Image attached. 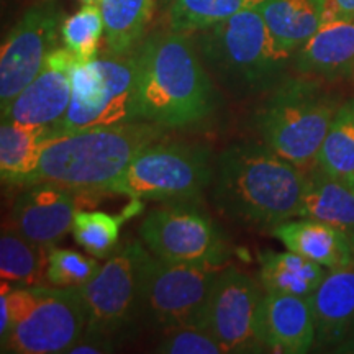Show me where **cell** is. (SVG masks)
Listing matches in <instances>:
<instances>
[{
	"instance_id": "obj_35",
	"label": "cell",
	"mask_w": 354,
	"mask_h": 354,
	"mask_svg": "<svg viewBox=\"0 0 354 354\" xmlns=\"http://www.w3.org/2000/svg\"><path fill=\"white\" fill-rule=\"evenodd\" d=\"M44 2H51V0H44ZM81 2L82 3H99V6H100L102 0H81Z\"/></svg>"
},
{
	"instance_id": "obj_12",
	"label": "cell",
	"mask_w": 354,
	"mask_h": 354,
	"mask_svg": "<svg viewBox=\"0 0 354 354\" xmlns=\"http://www.w3.org/2000/svg\"><path fill=\"white\" fill-rule=\"evenodd\" d=\"M63 13L55 3H39L24 13L2 43L0 53V107L2 110L41 73L56 50Z\"/></svg>"
},
{
	"instance_id": "obj_34",
	"label": "cell",
	"mask_w": 354,
	"mask_h": 354,
	"mask_svg": "<svg viewBox=\"0 0 354 354\" xmlns=\"http://www.w3.org/2000/svg\"><path fill=\"white\" fill-rule=\"evenodd\" d=\"M335 3L342 17L354 15V0H331Z\"/></svg>"
},
{
	"instance_id": "obj_18",
	"label": "cell",
	"mask_w": 354,
	"mask_h": 354,
	"mask_svg": "<svg viewBox=\"0 0 354 354\" xmlns=\"http://www.w3.org/2000/svg\"><path fill=\"white\" fill-rule=\"evenodd\" d=\"M310 302L315 318V343L335 348L354 328V261L330 269Z\"/></svg>"
},
{
	"instance_id": "obj_25",
	"label": "cell",
	"mask_w": 354,
	"mask_h": 354,
	"mask_svg": "<svg viewBox=\"0 0 354 354\" xmlns=\"http://www.w3.org/2000/svg\"><path fill=\"white\" fill-rule=\"evenodd\" d=\"M154 0H102L105 43L112 55H128L138 46L153 19Z\"/></svg>"
},
{
	"instance_id": "obj_16",
	"label": "cell",
	"mask_w": 354,
	"mask_h": 354,
	"mask_svg": "<svg viewBox=\"0 0 354 354\" xmlns=\"http://www.w3.org/2000/svg\"><path fill=\"white\" fill-rule=\"evenodd\" d=\"M256 333L264 349L308 353L317 342L312 302L307 297L266 292L256 317Z\"/></svg>"
},
{
	"instance_id": "obj_22",
	"label": "cell",
	"mask_w": 354,
	"mask_h": 354,
	"mask_svg": "<svg viewBox=\"0 0 354 354\" xmlns=\"http://www.w3.org/2000/svg\"><path fill=\"white\" fill-rule=\"evenodd\" d=\"M326 268L294 251H263L259 281L266 292L310 299L326 277Z\"/></svg>"
},
{
	"instance_id": "obj_8",
	"label": "cell",
	"mask_w": 354,
	"mask_h": 354,
	"mask_svg": "<svg viewBox=\"0 0 354 354\" xmlns=\"http://www.w3.org/2000/svg\"><path fill=\"white\" fill-rule=\"evenodd\" d=\"M214 169L209 146L161 140L133 159L110 194L138 201H194L212 185Z\"/></svg>"
},
{
	"instance_id": "obj_33",
	"label": "cell",
	"mask_w": 354,
	"mask_h": 354,
	"mask_svg": "<svg viewBox=\"0 0 354 354\" xmlns=\"http://www.w3.org/2000/svg\"><path fill=\"white\" fill-rule=\"evenodd\" d=\"M335 353H343V354H354V328L346 335V338L342 343H338L333 348Z\"/></svg>"
},
{
	"instance_id": "obj_3",
	"label": "cell",
	"mask_w": 354,
	"mask_h": 354,
	"mask_svg": "<svg viewBox=\"0 0 354 354\" xmlns=\"http://www.w3.org/2000/svg\"><path fill=\"white\" fill-rule=\"evenodd\" d=\"M165 135L166 128L143 120L56 135L19 185L51 183L88 196L110 194L133 159Z\"/></svg>"
},
{
	"instance_id": "obj_19",
	"label": "cell",
	"mask_w": 354,
	"mask_h": 354,
	"mask_svg": "<svg viewBox=\"0 0 354 354\" xmlns=\"http://www.w3.org/2000/svg\"><path fill=\"white\" fill-rule=\"evenodd\" d=\"M272 234L289 251L315 261L326 269L342 268L354 261V241L343 230L312 218L286 220Z\"/></svg>"
},
{
	"instance_id": "obj_5",
	"label": "cell",
	"mask_w": 354,
	"mask_h": 354,
	"mask_svg": "<svg viewBox=\"0 0 354 354\" xmlns=\"http://www.w3.org/2000/svg\"><path fill=\"white\" fill-rule=\"evenodd\" d=\"M336 110V100L315 82L295 79L282 82L264 102L256 117V128L268 148L307 169L317 165Z\"/></svg>"
},
{
	"instance_id": "obj_32",
	"label": "cell",
	"mask_w": 354,
	"mask_h": 354,
	"mask_svg": "<svg viewBox=\"0 0 354 354\" xmlns=\"http://www.w3.org/2000/svg\"><path fill=\"white\" fill-rule=\"evenodd\" d=\"M113 351V342L105 338H99V336H88L84 335L79 342L69 349L71 354H102Z\"/></svg>"
},
{
	"instance_id": "obj_30",
	"label": "cell",
	"mask_w": 354,
	"mask_h": 354,
	"mask_svg": "<svg viewBox=\"0 0 354 354\" xmlns=\"http://www.w3.org/2000/svg\"><path fill=\"white\" fill-rule=\"evenodd\" d=\"M99 259L74 250L53 246L48 256V284L53 287H82L99 272Z\"/></svg>"
},
{
	"instance_id": "obj_28",
	"label": "cell",
	"mask_w": 354,
	"mask_h": 354,
	"mask_svg": "<svg viewBox=\"0 0 354 354\" xmlns=\"http://www.w3.org/2000/svg\"><path fill=\"white\" fill-rule=\"evenodd\" d=\"M317 166L339 179L354 174V99L339 105L333 115L318 151Z\"/></svg>"
},
{
	"instance_id": "obj_31",
	"label": "cell",
	"mask_w": 354,
	"mask_h": 354,
	"mask_svg": "<svg viewBox=\"0 0 354 354\" xmlns=\"http://www.w3.org/2000/svg\"><path fill=\"white\" fill-rule=\"evenodd\" d=\"M156 353L165 354H227V348L210 331L198 326H183L166 331Z\"/></svg>"
},
{
	"instance_id": "obj_17",
	"label": "cell",
	"mask_w": 354,
	"mask_h": 354,
	"mask_svg": "<svg viewBox=\"0 0 354 354\" xmlns=\"http://www.w3.org/2000/svg\"><path fill=\"white\" fill-rule=\"evenodd\" d=\"M299 73L336 79L354 69V15L325 21L299 50Z\"/></svg>"
},
{
	"instance_id": "obj_24",
	"label": "cell",
	"mask_w": 354,
	"mask_h": 354,
	"mask_svg": "<svg viewBox=\"0 0 354 354\" xmlns=\"http://www.w3.org/2000/svg\"><path fill=\"white\" fill-rule=\"evenodd\" d=\"M53 246L26 240L10 227L0 236V276L17 287L48 284V256Z\"/></svg>"
},
{
	"instance_id": "obj_14",
	"label": "cell",
	"mask_w": 354,
	"mask_h": 354,
	"mask_svg": "<svg viewBox=\"0 0 354 354\" xmlns=\"http://www.w3.org/2000/svg\"><path fill=\"white\" fill-rule=\"evenodd\" d=\"M87 197L91 196L51 183L24 185L12 207L8 227L26 240L55 246L73 232L74 216Z\"/></svg>"
},
{
	"instance_id": "obj_26",
	"label": "cell",
	"mask_w": 354,
	"mask_h": 354,
	"mask_svg": "<svg viewBox=\"0 0 354 354\" xmlns=\"http://www.w3.org/2000/svg\"><path fill=\"white\" fill-rule=\"evenodd\" d=\"M140 210L141 201L138 198H131L130 205L118 215H110L107 212L77 210L73 225L74 240L86 253L94 258H109L117 250L123 221L138 215Z\"/></svg>"
},
{
	"instance_id": "obj_9",
	"label": "cell",
	"mask_w": 354,
	"mask_h": 354,
	"mask_svg": "<svg viewBox=\"0 0 354 354\" xmlns=\"http://www.w3.org/2000/svg\"><path fill=\"white\" fill-rule=\"evenodd\" d=\"M140 236L154 258L166 263L225 264L228 258L227 243L197 198L166 202L148 212Z\"/></svg>"
},
{
	"instance_id": "obj_11",
	"label": "cell",
	"mask_w": 354,
	"mask_h": 354,
	"mask_svg": "<svg viewBox=\"0 0 354 354\" xmlns=\"http://www.w3.org/2000/svg\"><path fill=\"white\" fill-rule=\"evenodd\" d=\"M28 313L17 323L2 353H68L86 333L87 313L79 287H33Z\"/></svg>"
},
{
	"instance_id": "obj_4",
	"label": "cell",
	"mask_w": 354,
	"mask_h": 354,
	"mask_svg": "<svg viewBox=\"0 0 354 354\" xmlns=\"http://www.w3.org/2000/svg\"><path fill=\"white\" fill-rule=\"evenodd\" d=\"M197 51L228 91L253 95L269 88L289 59L279 51L256 8L196 33Z\"/></svg>"
},
{
	"instance_id": "obj_6",
	"label": "cell",
	"mask_w": 354,
	"mask_h": 354,
	"mask_svg": "<svg viewBox=\"0 0 354 354\" xmlns=\"http://www.w3.org/2000/svg\"><path fill=\"white\" fill-rule=\"evenodd\" d=\"M136 51L81 63L71 71L73 97L56 135L138 120Z\"/></svg>"
},
{
	"instance_id": "obj_7",
	"label": "cell",
	"mask_w": 354,
	"mask_h": 354,
	"mask_svg": "<svg viewBox=\"0 0 354 354\" xmlns=\"http://www.w3.org/2000/svg\"><path fill=\"white\" fill-rule=\"evenodd\" d=\"M154 256L140 241L115 250L81 289L87 313L86 333L112 342L145 313V287Z\"/></svg>"
},
{
	"instance_id": "obj_27",
	"label": "cell",
	"mask_w": 354,
	"mask_h": 354,
	"mask_svg": "<svg viewBox=\"0 0 354 354\" xmlns=\"http://www.w3.org/2000/svg\"><path fill=\"white\" fill-rule=\"evenodd\" d=\"M264 0H171L167 20L176 33H197L232 19L236 13L251 10Z\"/></svg>"
},
{
	"instance_id": "obj_1",
	"label": "cell",
	"mask_w": 354,
	"mask_h": 354,
	"mask_svg": "<svg viewBox=\"0 0 354 354\" xmlns=\"http://www.w3.org/2000/svg\"><path fill=\"white\" fill-rule=\"evenodd\" d=\"M138 120L177 130L209 120L218 105L196 44L184 33H158L136 50Z\"/></svg>"
},
{
	"instance_id": "obj_23",
	"label": "cell",
	"mask_w": 354,
	"mask_h": 354,
	"mask_svg": "<svg viewBox=\"0 0 354 354\" xmlns=\"http://www.w3.org/2000/svg\"><path fill=\"white\" fill-rule=\"evenodd\" d=\"M56 131L48 127L2 120L0 127V174L6 184L19 185L37 169L41 154Z\"/></svg>"
},
{
	"instance_id": "obj_2",
	"label": "cell",
	"mask_w": 354,
	"mask_h": 354,
	"mask_svg": "<svg viewBox=\"0 0 354 354\" xmlns=\"http://www.w3.org/2000/svg\"><path fill=\"white\" fill-rule=\"evenodd\" d=\"M307 172L261 145H234L215 161L212 198L220 214L256 230L299 216Z\"/></svg>"
},
{
	"instance_id": "obj_21",
	"label": "cell",
	"mask_w": 354,
	"mask_h": 354,
	"mask_svg": "<svg viewBox=\"0 0 354 354\" xmlns=\"http://www.w3.org/2000/svg\"><path fill=\"white\" fill-rule=\"evenodd\" d=\"M279 51L289 56L320 28L318 0H264L256 7Z\"/></svg>"
},
{
	"instance_id": "obj_20",
	"label": "cell",
	"mask_w": 354,
	"mask_h": 354,
	"mask_svg": "<svg viewBox=\"0 0 354 354\" xmlns=\"http://www.w3.org/2000/svg\"><path fill=\"white\" fill-rule=\"evenodd\" d=\"M299 216L333 225L354 241V189L317 166L307 174Z\"/></svg>"
},
{
	"instance_id": "obj_13",
	"label": "cell",
	"mask_w": 354,
	"mask_h": 354,
	"mask_svg": "<svg viewBox=\"0 0 354 354\" xmlns=\"http://www.w3.org/2000/svg\"><path fill=\"white\" fill-rule=\"evenodd\" d=\"M261 297L253 279L225 266L212 289L202 328L210 331L228 353H263L256 333Z\"/></svg>"
},
{
	"instance_id": "obj_15",
	"label": "cell",
	"mask_w": 354,
	"mask_h": 354,
	"mask_svg": "<svg viewBox=\"0 0 354 354\" xmlns=\"http://www.w3.org/2000/svg\"><path fill=\"white\" fill-rule=\"evenodd\" d=\"M77 57L68 48H56L46 57L41 73L2 110V120L48 127L56 131L68 113L73 82L71 71Z\"/></svg>"
},
{
	"instance_id": "obj_36",
	"label": "cell",
	"mask_w": 354,
	"mask_h": 354,
	"mask_svg": "<svg viewBox=\"0 0 354 354\" xmlns=\"http://www.w3.org/2000/svg\"><path fill=\"white\" fill-rule=\"evenodd\" d=\"M344 180H346V183H348L349 185H351V187L354 189V174H353V176H349L348 179H344Z\"/></svg>"
},
{
	"instance_id": "obj_29",
	"label": "cell",
	"mask_w": 354,
	"mask_h": 354,
	"mask_svg": "<svg viewBox=\"0 0 354 354\" xmlns=\"http://www.w3.org/2000/svg\"><path fill=\"white\" fill-rule=\"evenodd\" d=\"M102 37H105V26L99 3H84L61 25L64 48H68L81 63L95 59Z\"/></svg>"
},
{
	"instance_id": "obj_10",
	"label": "cell",
	"mask_w": 354,
	"mask_h": 354,
	"mask_svg": "<svg viewBox=\"0 0 354 354\" xmlns=\"http://www.w3.org/2000/svg\"><path fill=\"white\" fill-rule=\"evenodd\" d=\"M225 264L166 263L158 258L149 266L145 287V313L162 330L198 326L212 289Z\"/></svg>"
}]
</instances>
